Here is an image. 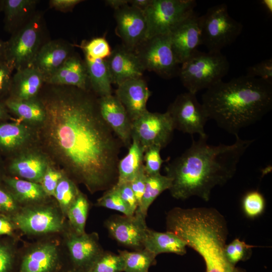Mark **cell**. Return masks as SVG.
Masks as SVG:
<instances>
[{
    "label": "cell",
    "mask_w": 272,
    "mask_h": 272,
    "mask_svg": "<svg viewBox=\"0 0 272 272\" xmlns=\"http://www.w3.org/2000/svg\"><path fill=\"white\" fill-rule=\"evenodd\" d=\"M50 86L40 99L45 111L41 134L46 147L90 192L111 188L117 181L122 143L102 117L98 100L76 87Z\"/></svg>",
    "instance_id": "1"
},
{
    "label": "cell",
    "mask_w": 272,
    "mask_h": 272,
    "mask_svg": "<svg viewBox=\"0 0 272 272\" xmlns=\"http://www.w3.org/2000/svg\"><path fill=\"white\" fill-rule=\"evenodd\" d=\"M235 138L232 145L217 146L208 144V138H192L190 146L165 166L166 175L172 180L171 196L181 200L197 196L208 201L216 186L233 177L241 158L255 140Z\"/></svg>",
    "instance_id": "2"
},
{
    "label": "cell",
    "mask_w": 272,
    "mask_h": 272,
    "mask_svg": "<svg viewBox=\"0 0 272 272\" xmlns=\"http://www.w3.org/2000/svg\"><path fill=\"white\" fill-rule=\"evenodd\" d=\"M209 119L229 133L259 121L272 108V83L247 75L217 82L202 95Z\"/></svg>",
    "instance_id": "3"
},
{
    "label": "cell",
    "mask_w": 272,
    "mask_h": 272,
    "mask_svg": "<svg viewBox=\"0 0 272 272\" xmlns=\"http://www.w3.org/2000/svg\"><path fill=\"white\" fill-rule=\"evenodd\" d=\"M166 226V231L176 235L201 256L205 272H247L230 263L225 256L227 223L215 208L175 207L167 213Z\"/></svg>",
    "instance_id": "4"
},
{
    "label": "cell",
    "mask_w": 272,
    "mask_h": 272,
    "mask_svg": "<svg viewBox=\"0 0 272 272\" xmlns=\"http://www.w3.org/2000/svg\"><path fill=\"white\" fill-rule=\"evenodd\" d=\"M230 69V63L221 52L196 50L181 64L179 76L188 92L196 94L222 80Z\"/></svg>",
    "instance_id": "5"
},
{
    "label": "cell",
    "mask_w": 272,
    "mask_h": 272,
    "mask_svg": "<svg viewBox=\"0 0 272 272\" xmlns=\"http://www.w3.org/2000/svg\"><path fill=\"white\" fill-rule=\"evenodd\" d=\"M43 14L36 13L24 26L6 41V59L15 71L31 66L38 51L46 41Z\"/></svg>",
    "instance_id": "6"
},
{
    "label": "cell",
    "mask_w": 272,
    "mask_h": 272,
    "mask_svg": "<svg viewBox=\"0 0 272 272\" xmlns=\"http://www.w3.org/2000/svg\"><path fill=\"white\" fill-rule=\"evenodd\" d=\"M202 45L208 51L221 52L233 43L242 31V24L231 17L226 4L209 8L200 16Z\"/></svg>",
    "instance_id": "7"
},
{
    "label": "cell",
    "mask_w": 272,
    "mask_h": 272,
    "mask_svg": "<svg viewBox=\"0 0 272 272\" xmlns=\"http://www.w3.org/2000/svg\"><path fill=\"white\" fill-rule=\"evenodd\" d=\"M194 0H152L143 11L147 22V39L169 34L194 12Z\"/></svg>",
    "instance_id": "8"
},
{
    "label": "cell",
    "mask_w": 272,
    "mask_h": 272,
    "mask_svg": "<svg viewBox=\"0 0 272 272\" xmlns=\"http://www.w3.org/2000/svg\"><path fill=\"white\" fill-rule=\"evenodd\" d=\"M145 70L165 79L179 75L180 66L173 52L170 33L145 40L135 51Z\"/></svg>",
    "instance_id": "9"
},
{
    "label": "cell",
    "mask_w": 272,
    "mask_h": 272,
    "mask_svg": "<svg viewBox=\"0 0 272 272\" xmlns=\"http://www.w3.org/2000/svg\"><path fill=\"white\" fill-rule=\"evenodd\" d=\"M167 112L172 120L175 129L192 136L198 134L199 137L208 138L205 126L209 119L196 94L187 91L178 95L169 106Z\"/></svg>",
    "instance_id": "10"
},
{
    "label": "cell",
    "mask_w": 272,
    "mask_h": 272,
    "mask_svg": "<svg viewBox=\"0 0 272 272\" xmlns=\"http://www.w3.org/2000/svg\"><path fill=\"white\" fill-rule=\"evenodd\" d=\"M174 126L168 113L148 110L132 122L131 139H135L144 152L149 147L164 148L172 140Z\"/></svg>",
    "instance_id": "11"
},
{
    "label": "cell",
    "mask_w": 272,
    "mask_h": 272,
    "mask_svg": "<svg viewBox=\"0 0 272 272\" xmlns=\"http://www.w3.org/2000/svg\"><path fill=\"white\" fill-rule=\"evenodd\" d=\"M12 220L16 228L32 235L58 232L64 227L60 215L56 210L48 206L24 208L17 212Z\"/></svg>",
    "instance_id": "12"
},
{
    "label": "cell",
    "mask_w": 272,
    "mask_h": 272,
    "mask_svg": "<svg viewBox=\"0 0 272 272\" xmlns=\"http://www.w3.org/2000/svg\"><path fill=\"white\" fill-rule=\"evenodd\" d=\"M146 217L140 213L132 216L113 215L104 222L109 235L117 243L133 250L144 248L148 227Z\"/></svg>",
    "instance_id": "13"
},
{
    "label": "cell",
    "mask_w": 272,
    "mask_h": 272,
    "mask_svg": "<svg viewBox=\"0 0 272 272\" xmlns=\"http://www.w3.org/2000/svg\"><path fill=\"white\" fill-rule=\"evenodd\" d=\"M116 32L127 49L135 51L147 40V22L144 11L130 5L115 10Z\"/></svg>",
    "instance_id": "14"
},
{
    "label": "cell",
    "mask_w": 272,
    "mask_h": 272,
    "mask_svg": "<svg viewBox=\"0 0 272 272\" xmlns=\"http://www.w3.org/2000/svg\"><path fill=\"white\" fill-rule=\"evenodd\" d=\"M170 35L173 52L181 64L202 44L200 16L193 12L173 29Z\"/></svg>",
    "instance_id": "15"
},
{
    "label": "cell",
    "mask_w": 272,
    "mask_h": 272,
    "mask_svg": "<svg viewBox=\"0 0 272 272\" xmlns=\"http://www.w3.org/2000/svg\"><path fill=\"white\" fill-rule=\"evenodd\" d=\"M66 246L73 267L81 272H87L104 252L96 232L78 234L72 230Z\"/></svg>",
    "instance_id": "16"
},
{
    "label": "cell",
    "mask_w": 272,
    "mask_h": 272,
    "mask_svg": "<svg viewBox=\"0 0 272 272\" xmlns=\"http://www.w3.org/2000/svg\"><path fill=\"white\" fill-rule=\"evenodd\" d=\"M97 100L102 117L120 142L129 148L131 143L132 121L124 107L112 94Z\"/></svg>",
    "instance_id": "17"
},
{
    "label": "cell",
    "mask_w": 272,
    "mask_h": 272,
    "mask_svg": "<svg viewBox=\"0 0 272 272\" xmlns=\"http://www.w3.org/2000/svg\"><path fill=\"white\" fill-rule=\"evenodd\" d=\"M151 95L146 82L140 77L127 80L118 85L115 96L132 122L148 111L146 105Z\"/></svg>",
    "instance_id": "18"
},
{
    "label": "cell",
    "mask_w": 272,
    "mask_h": 272,
    "mask_svg": "<svg viewBox=\"0 0 272 272\" xmlns=\"http://www.w3.org/2000/svg\"><path fill=\"white\" fill-rule=\"evenodd\" d=\"M106 60L112 83L117 86L127 80L142 77L145 71L136 52L123 45L116 46Z\"/></svg>",
    "instance_id": "19"
},
{
    "label": "cell",
    "mask_w": 272,
    "mask_h": 272,
    "mask_svg": "<svg viewBox=\"0 0 272 272\" xmlns=\"http://www.w3.org/2000/svg\"><path fill=\"white\" fill-rule=\"evenodd\" d=\"M74 52L73 46L63 40L47 41L40 48L31 66L39 71L45 80Z\"/></svg>",
    "instance_id": "20"
},
{
    "label": "cell",
    "mask_w": 272,
    "mask_h": 272,
    "mask_svg": "<svg viewBox=\"0 0 272 272\" xmlns=\"http://www.w3.org/2000/svg\"><path fill=\"white\" fill-rule=\"evenodd\" d=\"M45 83L88 91L89 85L84 60L74 52L53 74L45 79Z\"/></svg>",
    "instance_id": "21"
},
{
    "label": "cell",
    "mask_w": 272,
    "mask_h": 272,
    "mask_svg": "<svg viewBox=\"0 0 272 272\" xmlns=\"http://www.w3.org/2000/svg\"><path fill=\"white\" fill-rule=\"evenodd\" d=\"M59 263L56 245L43 243L32 248L23 256L19 272H56Z\"/></svg>",
    "instance_id": "22"
},
{
    "label": "cell",
    "mask_w": 272,
    "mask_h": 272,
    "mask_svg": "<svg viewBox=\"0 0 272 272\" xmlns=\"http://www.w3.org/2000/svg\"><path fill=\"white\" fill-rule=\"evenodd\" d=\"M44 84V76L32 66L16 70L12 77L10 98L23 100L36 98Z\"/></svg>",
    "instance_id": "23"
},
{
    "label": "cell",
    "mask_w": 272,
    "mask_h": 272,
    "mask_svg": "<svg viewBox=\"0 0 272 272\" xmlns=\"http://www.w3.org/2000/svg\"><path fill=\"white\" fill-rule=\"evenodd\" d=\"M37 0H3L5 31L13 34L26 23L37 11Z\"/></svg>",
    "instance_id": "24"
},
{
    "label": "cell",
    "mask_w": 272,
    "mask_h": 272,
    "mask_svg": "<svg viewBox=\"0 0 272 272\" xmlns=\"http://www.w3.org/2000/svg\"><path fill=\"white\" fill-rule=\"evenodd\" d=\"M47 160L35 152L23 153L15 158L9 167L14 174L27 180L39 183L48 168Z\"/></svg>",
    "instance_id": "25"
},
{
    "label": "cell",
    "mask_w": 272,
    "mask_h": 272,
    "mask_svg": "<svg viewBox=\"0 0 272 272\" xmlns=\"http://www.w3.org/2000/svg\"><path fill=\"white\" fill-rule=\"evenodd\" d=\"M185 242L172 232H158L148 228L144 242V248L156 256L162 253H174L183 255L186 253Z\"/></svg>",
    "instance_id": "26"
},
{
    "label": "cell",
    "mask_w": 272,
    "mask_h": 272,
    "mask_svg": "<svg viewBox=\"0 0 272 272\" xmlns=\"http://www.w3.org/2000/svg\"><path fill=\"white\" fill-rule=\"evenodd\" d=\"M89 85L100 97L112 94V80L106 59H93L85 55Z\"/></svg>",
    "instance_id": "27"
},
{
    "label": "cell",
    "mask_w": 272,
    "mask_h": 272,
    "mask_svg": "<svg viewBox=\"0 0 272 272\" xmlns=\"http://www.w3.org/2000/svg\"><path fill=\"white\" fill-rule=\"evenodd\" d=\"M144 151L138 141L132 139L127 154L119 160L118 178L116 184L130 182L134 178L144 165Z\"/></svg>",
    "instance_id": "28"
},
{
    "label": "cell",
    "mask_w": 272,
    "mask_h": 272,
    "mask_svg": "<svg viewBox=\"0 0 272 272\" xmlns=\"http://www.w3.org/2000/svg\"><path fill=\"white\" fill-rule=\"evenodd\" d=\"M5 107L27 122L42 123L45 111L40 99L37 98L23 100L9 98L5 101Z\"/></svg>",
    "instance_id": "29"
},
{
    "label": "cell",
    "mask_w": 272,
    "mask_h": 272,
    "mask_svg": "<svg viewBox=\"0 0 272 272\" xmlns=\"http://www.w3.org/2000/svg\"><path fill=\"white\" fill-rule=\"evenodd\" d=\"M5 181L18 202H38L47 196L41 184L38 183L12 177L7 178Z\"/></svg>",
    "instance_id": "30"
},
{
    "label": "cell",
    "mask_w": 272,
    "mask_h": 272,
    "mask_svg": "<svg viewBox=\"0 0 272 272\" xmlns=\"http://www.w3.org/2000/svg\"><path fill=\"white\" fill-rule=\"evenodd\" d=\"M171 184V179L166 175L161 174L160 173L147 175L144 193L141 203L135 212L146 217L151 204L161 193L165 190H169Z\"/></svg>",
    "instance_id": "31"
},
{
    "label": "cell",
    "mask_w": 272,
    "mask_h": 272,
    "mask_svg": "<svg viewBox=\"0 0 272 272\" xmlns=\"http://www.w3.org/2000/svg\"><path fill=\"white\" fill-rule=\"evenodd\" d=\"M30 135L29 129L23 124H0V149L11 151L21 148L28 141Z\"/></svg>",
    "instance_id": "32"
},
{
    "label": "cell",
    "mask_w": 272,
    "mask_h": 272,
    "mask_svg": "<svg viewBox=\"0 0 272 272\" xmlns=\"http://www.w3.org/2000/svg\"><path fill=\"white\" fill-rule=\"evenodd\" d=\"M123 261V272H149L156 263V256L143 248L129 251L118 250Z\"/></svg>",
    "instance_id": "33"
},
{
    "label": "cell",
    "mask_w": 272,
    "mask_h": 272,
    "mask_svg": "<svg viewBox=\"0 0 272 272\" xmlns=\"http://www.w3.org/2000/svg\"><path fill=\"white\" fill-rule=\"evenodd\" d=\"M89 210L88 200L83 193L80 192L66 214L72 230L76 233L82 234L85 233Z\"/></svg>",
    "instance_id": "34"
},
{
    "label": "cell",
    "mask_w": 272,
    "mask_h": 272,
    "mask_svg": "<svg viewBox=\"0 0 272 272\" xmlns=\"http://www.w3.org/2000/svg\"><path fill=\"white\" fill-rule=\"evenodd\" d=\"M81 192L75 182L66 176H62L59 181L54 192L61 212L66 213Z\"/></svg>",
    "instance_id": "35"
},
{
    "label": "cell",
    "mask_w": 272,
    "mask_h": 272,
    "mask_svg": "<svg viewBox=\"0 0 272 272\" xmlns=\"http://www.w3.org/2000/svg\"><path fill=\"white\" fill-rule=\"evenodd\" d=\"M87 272H123V261L118 253L104 251Z\"/></svg>",
    "instance_id": "36"
},
{
    "label": "cell",
    "mask_w": 272,
    "mask_h": 272,
    "mask_svg": "<svg viewBox=\"0 0 272 272\" xmlns=\"http://www.w3.org/2000/svg\"><path fill=\"white\" fill-rule=\"evenodd\" d=\"M253 245L247 244L239 238H236L226 244L224 249L225 256L228 261L234 265L240 261H245L250 258Z\"/></svg>",
    "instance_id": "37"
},
{
    "label": "cell",
    "mask_w": 272,
    "mask_h": 272,
    "mask_svg": "<svg viewBox=\"0 0 272 272\" xmlns=\"http://www.w3.org/2000/svg\"><path fill=\"white\" fill-rule=\"evenodd\" d=\"M97 205L120 212L125 216L134 215L123 201L114 186L105 190L102 196L98 199Z\"/></svg>",
    "instance_id": "38"
},
{
    "label": "cell",
    "mask_w": 272,
    "mask_h": 272,
    "mask_svg": "<svg viewBox=\"0 0 272 272\" xmlns=\"http://www.w3.org/2000/svg\"><path fill=\"white\" fill-rule=\"evenodd\" d=\"M265 204V199L262 194L255 190L247 192L242 200L244 213L251 218L260 215L264 210Z\"/></svg>",
    "instance_id": "39"
},
{
    "label": "cell",
    "mask_w": 272,
    "mask_h": 272,
    "mask_svg": "<svg viewBox=\"0 0 272 272\" xmlns=\"http://www.w3.org/2000/svg\"><path fill=\"white\" fill-rule=\"evenodd\" d=\"M81 47L84 54L93 59H106L111 53L110 45L104 37H96L84 44Z\"/></svg>",
    "instance_id": "40"
},
{
    "label": "cell",
    "mask_w": 272,
    "mask_h": 272,
    "mask_svg": "<svg viewBox=\"0 0 272 272\" xmlns=\"http://www.w3.org/2000/svg\"><path fill=\"white\" fill-rule=\"evenodd\" d=\"M162 149L158 146H152L148 148L144 152V169L147 175L160 173V169L164 161L160 155Z\"/></svg>",
    "instance_id": "41"
},
{
    "label": "cell",
    "mask_w": 272,
    "mask_h": 272,
    "mask_svg": "<svg viewBox=\"0 0 272 272\" xmlns=\"http://www.w3.org/2000/svg\"><path fill=\"white\" fill-rule=\"evenodd\" d=\"M246 75L272 83V58L264 59L247 69Z\"/></svg>",
    "instance_id": "42"
},
{
    "label": "cell",
    "mask_w": 272,
    "mask_h": 272,
    "mask_svg": "<svg viewBox=\"0 0 272 272\" xmlns=\"http://www.w3.org/2000/svg\"><path fill=\"white\" fill-rule=\"evenodd\" d=\"M62 176L59 171L48 167L40 182L46 195L54 196L56 187Z\"/></svg>",
    "instance_id": "43"
},
{
    "label": "cell",
    "mask_w": 272,
    "mask_h": 272,
    "mask_svg": "<svg viewBox=\"0 0 272 272\" xmlns=\"http://www.w3.org/2000/svg\"><path fill=\"white\" fill-rule=\"evenodd\" d=\"M114 186L123 201L131 212L134 214L138 208V203L131 187L130 183L125 182L119 184H115Z\"/></svg>",
    "instance_id": "44"
},
{
    "label": "cell",
    "mask_w": 272,
    "mask_h": 272,
    "mask_svg": "<svg viewBox=\"0 0 272 272\" xmlns=\"http://www.w3.org/2000/svg\"><path fill=\"white\" fill-rule=\"evenodd\" d=\"M14 70L6 59L0 60V96L10 92Z\"/></svg>",
    "instance_id": "45"
},
{
    "label": "cell",
    "mask_w": 272,
    "mask_h": 272,
    "mask_svg": "<svg viewBox=\"0 0 272 272\" xmlns=\"http://www.w3.org/2000/svg\"><path fill=\"white\" fill-rule=\"evenodd\" d=\"M147 177V175L145 172L144 165L134 178L130 182L131 187L138 203V207L141 203L145 189Z\"/></svg>",
    "instance_id": "46"
},
{
    "label": "cell",
    "mask_w": 272,
    "mask_h": 272,
    "mask_svg": "<svg viewBox=\"0 0 272 272\" xmlns=\"http://www.w3.org/2000/svg\"><path fill=\"white\" fill-rule=\"evenodd\" d=\"M14 261L13 250L8 245L0 243V272H12Z\"/></svg>",
    "instance_id": "47"
},
{
    "label": "cell",
    "mask_w": 272,
    "mask_h": 272,
    "mask_svg": "<svg viewBox=\"0 0 272 272\" xmlns=\"http://www.w3.org/2000/svg\"><path fill=\"white\" fill-rule=\"evenodd\" d=\"M18 202L12 194L0 188V213H16Z\"/></svg>",
    "instance_id": "48"
},
{
    "label": "cell",
    "mask_w": 272,
    "mask_h": 272,
    "mask_svg": "<svg viewBox=\"0 0 272 272\" xmlns=\"http://www.w3.org/2000/svg\"><path fill=\"white\" fill-rule=\"evenodd\" d=\"M81 0H50L49 1V6L50 8L61 12H68L78 4L81 3Z\"/></svg>",
    "instance_id": "49"
},
{
    "label": "cell",
    "mask_w": 272,
    "mask_h": 272,
    "mask_svg": "<svg viewBox=\"0 0 272 272\" xmlns=\"http://www.w3.org/2000/svg\"><path fill=\"white\" fill-rule=\"evenodd\" d=\"M15 227L12 219L0 213V235L11 236Z\"/></svg>",
    "instance_id": "50"
},
{
    "label": "cell",
    "mask_w": 272,
    "mask_h": 272,
    "mask_svg": "<svg viewBox=\"0 0 272 272\" xmlns=\"http://www.w3.org/2000/svg\"><path fill=\"white\" fill-rule=\"evenodd\" d=\"M105 2L107 6L114 9V10L129 4V1L128 0H107Z\"/></svg>",
    "instance_id": "51"
},
{
    "label": "cell",
    "mask_w": 272,
    "mask_h": 272,
    "mask_svg": "<svg viewBox=\"0 0 272 272\" xmlns=\"http://www.w3.org/2000/svg\"><path fill=\"white\" fill-rule=\"evenodd\" d=\"M152 0H130L129 4L130 6L134 7L142 11H144L150 5Z\"/></svg>",
    "instance_id": "52"
},
{
    "label": "cell",
    "mask_w": 272,
    "mask_h": 272,
    "mask_svg": "<svg viewBox=\"0 0 272 272\" xmlns=\"http://www.w3.org/2000/svg\"><path fill=\"white\" fill-rule=\"evenodd\" d=\"M6 41L0 39V60L6 59Z\"/></svg>",
    "instance_id": "53"
},
{
    "label": "cell",
    "mask_w": 272,
    "mask_h": 272,
    "mask_svg": "<svg viewBox=\"0 0 272 272\" xmlns=\"http://www.w3.org/2000/svg\"><path fill=\"white\" fill-rule=\"evenodd\" d=\"M5 106L0 103V119L3 118L7 116Z\"/></svg>",
    "instance_id": "54"
},
{
    "label": "cell",
    "mask_w": 272,
    "mask_h": 272,
    "mask_svg": "<svg viewBox=\"0 0 272 272\" xmlns=\"http://www.w3.org/2000/svg\"><path fill=\"white\" fill-rule=\"evenodd\" d=\"M262 4L263 6L266 8V10H268L269 12L271 11V1H263Z\"/></svg>",
    "instance_id": "55"
},
{
    "label": "cell",
    "mask_w": 272,
    "mask_h": 272,
    "mask_svg": "<svg viewBox=\"0 0 272 272\" xmlns=\"http://www.w3.org/2000/svg\"><path fill=\"white\" fill-rule=\"evenodd\" d=\"M66 272H81L79 270L74 268V267L71 269H70L68 271H67Z\"/></svg>",
    "instance_id": "56"
},
{
    "label": "cell",
    "mask_w": 272,
    "mask_h": 272,
    "mask_svg": "<svg viewBox=\"0 0 272 272\" xmlns=\"http://www.w3.org/2000/svg\"><path fill=\"white\" fill-rule=\"evenodd\" d=\"M3 0H0V12H2Z\"/></svg>",
    "instance_id": "57"
}]
</instances>
